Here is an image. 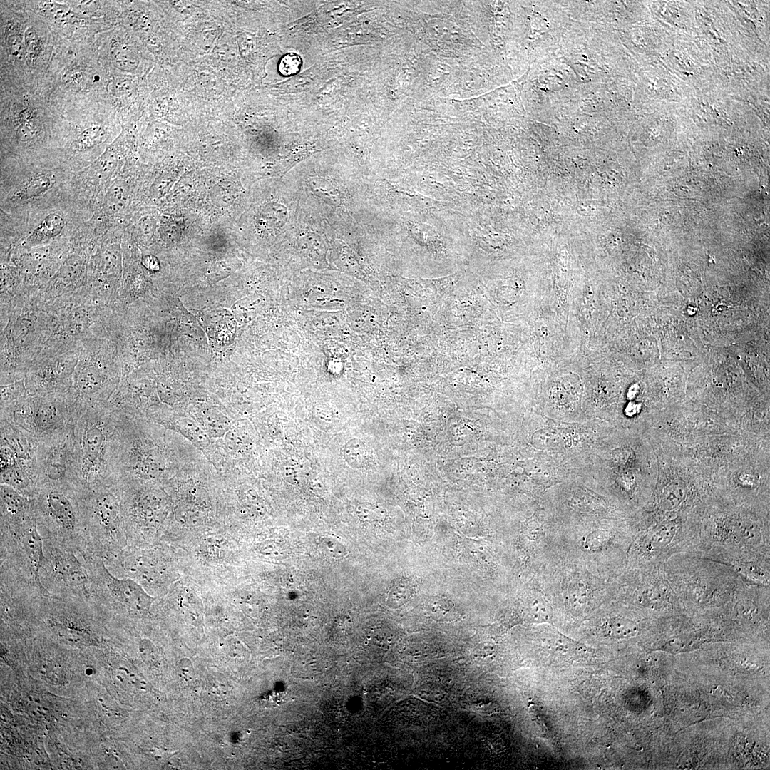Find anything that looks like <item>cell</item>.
<instances>
[{"mask_svg":"<svg viewBox=\"0 0 770 770\" xmlns=\"http://www.w3.org/2000/svg\"><path fill=\"white\" fill-rule=\"evenodd\" d=\"M699 524H685L678 518H667L652 524L636 538L633 551L640 565L656 564L695 549Z\"/></svg>","mask_w":770,"mask_h":770,"instance_id":"10","label":"cell"},{"mask_svg":"<svg viewBox=\"0 0 770 770\" xmlns=\"http://www.w3.org/2000/svg\"><path fill=\"white\" fill-rule=\"evenodd\" d=\"M662 568L680 605H732L749 582L728 565L691 553L672 556Z\"/></svg>","mask_w":770,"mask_h":770,"instance_id":"4","label":"cell"},{"mask_svg":"<svg viewBox=\"0 0 770 770\" xmlns=\"http://www.w3.org/2000/svg\"><path fill=\"white\" fill-rule=\"evenodd\" d=\"M56 46V35L37 14L27 10L24 48L27 78L43 76L50 65Z\"/></svg>","mask_w":770,"mask_h":770,"instance_id":"16","label":"cell"},{"mask_svg":"<svg viewBox=\"0 0 770 770\" xmlns=\"http://www.w3.org/2000/svg\"><path fill=\"white\" fill-rule=\"evenodd\" d=\"M118 122L114 110L106 101L60 113L56 145L69 159L91 160L112 143Z\"/></svg>","mask_w":770,"mask_h":770,"instance_id":"5","label":"cell"},{"mask_svg":"<svg viewBox=\"0 0 770 770\" xmlns=\"http://www.w3.org/2000/svg\"><path fill=\"white\" fill-rule=\"evenodd\" d=\"M128 196V190L123 183H113L108 190L105 197V212L108 215H113L119 211L125 204Z\"/></svg>","mask_w":770,"mask_h":770,"instance_id":"29","label":"cell"},{"mask_svg":"<svg viewBox=\"0 0 770 770\" xmlns=\"http://www.w3.org/2000/svg\"><path fill=\"white\" fill-rule=\"evenodd\" d=\"M53 185L52 179L45 173H39L28 179L21 187L17 195L23 199L39 197Z\"/></svg>","mask_w":770,"mask_h":770,"instance_id":"25","label":"cell"},{"mask_svg":"<svg viewBox=\"0 0 770 770\" xmlns=\"http://www.w3.org/2000/svg\"><path fill=\"white\" fill-rule=\"evenodd\" d=\"M31 499L38 523L66 538H72L80 531L76 493L54 488H39Z\"/></svg>","mask_w":770,"mask_h":770,"instance_id":"14","label":"cell"},{"mask_svg":"<svg viewBox=\"0 0 770 770\" xmlns=\"http://www.w3.org/2000/svg\"><path fill=\"white\" fill-rule=\"evenodd\" d=\"M78 361V349L36 357L24 378L28 393L34 395L68 393Z\"/></svg>","mask_w":770,"mask_h":770,"instance_id":"13","label":"cell"},{"mask_svg":"<svg viewBox=\"0 0 770 770\" xmlns=\"http://www.w3.org/2000/svg\"><path fill=\"white\" fill-rule=\"evenodd\" d=\"M64 225L65 220L61 215L51 212L33 230L28 241L31 244H36L56 237L63 229Z\"/></svg>","mask_w":770,"mask_h":770,"instance_id":"22","label":"cell"},{"mask_svg":"<svg viewBox=\"0 0 770 770\" xmlns=\"http://www.w3.org/2000/svg\"><path fill=\"white\" fill-rule=\"evenodd\" d=\"M46 555L41 572L58 589L83 592L91 585L92 578L72 550L46 543Z\"/></svg>","mask_w":770,"mask_h":770,"instance_id":"17","label":"cell"},{"mask_svg":"<svg viewBox=\"0 0 770 770\" xmlns=\"http://www.w3.org/2000/svg\"><path fill=\"white\" fill-rule=\"evenodd\" d=\"M23 4L26 10L39 16L55 34L71 41H93L97 34L116 26L105 19L81 17L66 0H26Z\"/></svg>","mask_w":770,"mask_h":770,"instance_id":"12","label":"cell"},{"mask_svg":"<svg viewBox=\"0 0 770 770\" xmlns=\"http://www.w3.org/2000/svg\"><path fill=\"white\" fill-rule=\"evenodd\" d=\"M255 299L250 298H245L241 301L237 302L233 307L235 314L240 322H247L250 320V314L255 313V307L257 306Z\"/></svg>","mask_w":770,"mask_h":770,"instance_id":"34","label":"cell"},{"mask_svg":"<svg viewBox=\"0 0 770 770\" xmlns=\"http://www.w3.org/2000/svg\"><path fill=\"white\" fill-rule=\"evenodd\" d=\"M425 607L428 615L438 622H453L458 617L455 604L444 595L431 597L426 602Z\"/></svg>","mask_w":770,"mask_h":770,"instance_id":"23","label":"cell"},{"mask_svg":"<svg viewBox=\"0 0 770 770\" xmlns=\"http://www.w3.org/2000/svg\"><path fill=\"white\" fill-rule=\"evenodd\" d=\"M301 64L300 58L297 55L291 53L285 56L279 63V71L285 76L292 75L297 72Z\"/></svg>","mask_w":770,"mask_h":770,"instance_id":"35","label":"cell"},{"mask_svg":"<svg viewBox=\"0 0 770 770\" xmlns=\"http://www.w3.org/2000/svg\"><path fill=\"white\" fill-rule=\"evenodd\" d=\"M55 35L56 46L46 73L54 107L63 113L105 102L111 76L101 63L93 41Z\"/></svg>","mask_w":770,"mask_h":770,"instance_id":"2","label":"cell"},{"mask_svg":"<svg viewBox=\"0 0 770 770\" xmlns=\"http://www.w3.org/2000/svg\"><path fill=\"white\" fill-rule=\"evenodd\" d=\"M46 315L32 303L14 309L1 330V386L24 379L46 341Z\"/></svg>","mask_w":770,"mask_h":770,"instance_id":"7","label":"cell"},{"mask_svg":"<svg viewBox=\"0 0 770 770\" xmlns=\"http://www.w3.org/2000/svg\"><path fill=\"white\" fill-rule=\"evenodd\" d=\"M739 483L744 487L750 488L755 486L756 481L751 475H741L739 477Z\"/></svg>","mask_w":770,"mask_h":770,"instance_id":"40","label":"cell"},{"mask_svg":"<svg viewBox=\"0 0 770 770\" xmlns=\"http://www.w3.org/2000/svg\"><path fill=\"white\" fill-rule=\"evenodd\" d=\"M412 582L406 579L399 580L391 587L387 597V605L391 608H398L404 605L411 597L414 592Z\"/></svg>","mask_w":770,"mask_h":770,"instance_id":"30","label":"cell"},{"mask_svg":"<svg viewBox=\"0 0 770 770\" xmlns=\"http://www.w3.org/2000/svg\"><path fill=\"white\" fill-rule=\"evenodd\" d=\"M202 421L203 428L210 437H222L231 428L230 421L227 416L215 410L205 414L202 417Z\"/></svg>","mask_w":770,"mask_h":770,"instance_id":"28","label":"cell"},{"mask_svg":"<svg viewBox=\"0 0 770 770\" xmlns=\"http://www.w3.org/2000/svg\"><path fill=\"white\" fill-rule=\"evenodd\" d=\"M37 484L39 488H54L76 493L78 456L70 428L38 440L36 448Z\"/></svg>","mask_w":770,"mask_h":770,"instance_id":"9","label":"cell"},{"mask_svg":"<svg viewBox=\"0 0 770 770\" xmlns=\"http://www.w3.org/2000/svg\"><path fill=\"white\" fill-rule=\"evenodd\" d=\"M36 513L21 523L9 526L20 536L21 548L26 556L32 580L37 589L44 593L46 590L41 581V571L45 561L43 539L38 530Z\"/></svg>","mask_w":770,"mask_h":770,"instance_id":"19","label":"cell"},{"mask_svg":"<svg viewBox=\"0 0 770 770\" xmlns=\"http://www.w3.org/2000/svg\"><path fill=\"white\" fill-rule=\"evenodd\" d=\"M365 453L364 445L359 440L352 438L344 446V458L351 467L359 468L363 465Z\"/></svg>","mask_w":770,"mask_h":770,"instance_id":"31","label":"cell"},{"mask_svg":"<svg viewBox=\"0 0 770 770\" xmlns=\"http://www.w3.org/2000/svg\"><path fill=\"white\" fill-rule=\"evenodd\" d=\"M80 530L97 536L108 558L117 540L120 527V509L116 484L83 491L76 494Z\"/></svg>","mask_w":770,"mask_h":770,"instance_id":"11","label":"cell"},{"mask_svg":"<svg viewBox=\"0 0 770 770\" xmlns=\"http://www.w3.org/2000/svg\"><path fill=\"white\" fill-rule=\"evenodd\" d=\"M589 586L585 581L574 579L569 582L566 598L568 605L573 610L576 612L582 610L589 600Z\"/></svg>","mask_w":770,"mask_h":770,"instance_id":"26","label":"cell"},{"mask_svg":"<svg viewBox=\"0 0 770 770\" xmlns=\"http://www.w3.org/2000/svg\"><path fill=\"white\" fill-rule=\"evenodd\" d=\"M225 442L227 448L230 451H237L244 445L242 433L237 428H231L225 435Z\"/></svg>","mask_w":770,"mask_h":770,"instance_id":"36","label":"cell"},{"mask_svg":"<svg viewBox=\"0 0 770 770\" xmlns=\"http://www.w3.org/2000/svg\"><path fill=\"white\" fill-rule=\"evenodd\" d=\"M96 560L91 563L89 568L91 573L94 574L96 582L99 583L100 589L103 590V594L135 610L148 608L150 597L137 583L129 579L116 578L111 573L101 558Z\"/></svg>","mask_w":770,"mask_h":770,"instance_id":"18","label":"cell"},{"mask_svg":"<svg viewBox=\"0 0 770 770\" xmlns=\"http://www.w3.org/2000/svg\"><path fill=\"white\" fill-rule=\"evenodd\" d=\"M60 113L46 75L21 78L0 74L1 144L4 153L34 155L53 147Z\"/></svg>","mask_w":770,"mask_h":770,"instance_id":"1","label":"cell"},{"mask_svg":"<svg viewBox=\"0 0 770 770\" xmlns=\"http://www.w3.org/2000/svg\"><path fill=\"white\" fill-rule=\"evenodd\" d=\"M178 431L192 443L200 448L210 443V436L205 430L188 418H180L176 421Z\"/></svg>","mask_w":770,"mask_h":770,"instance_id":"27","label":"cell"},{"mask_svg":"<svg viewBox=\"0 0 770 770\" xmlns=\"http://www.w3.org/2000/svg\"><path fill=\"white\" fill-rule=\"evenodd\" d=\"M68 393L77 406L106 404L117 390L120 369L117 345L103 337L85 340Z\"/></svg>","mask_w":770,"mask_h":770,"instance_id":"6","label":"cell"},{"mask_svg":"<svg viewBox=\"0 0 770 770\" xmlns=\"http://www.w3.org/2000/svg\"><path fill=\"white\" fill-rule=\"evenodd\" d=\"M77 406L67 394L34 395L25 393L14 403L1 408V419L38 439L64 431L74 424Z\"/></svg>","mask_w":770,"mask_h":770,"instance_id":"8","label":"cell"},{"mask_svg":"<svg viewBox=\"0 0 770 770\" xmlns=\"http://www.w3.org/2000/svg\"><path fill=\"white\" fill-rule=\"evenodd\" d=\"M637 630L638 626L635 622L620 616L610 617L604 625L605 634L616 639L634 636Z\"/></svg>","mask_w":770,"mask_h":770,"instance_id":"24","label":"cell"},{"mask_svg":"<svg viewBox=\"0 0 770 770\" xmlns=\"http://www.w3.org/2000/svg\"><path fill=\"white\" fill-rule=\"evenodd\" d=\"M614 536L609 531L595 530L583 538L582 546L590 551H597L607 547L612 543Z\"/></svg>","mask_w":770,"mask_h":770,"instance_id":"32","label":"cell"},{"mask_svg":"<svg viewBox=\"0 0 770 770\" xmlns=\"http://www.w3.org/2000/svg\"><path fill=\"white\" fill-rule=\"evenodd\" d=\"M317 545L320 551L330 558H341L346 556L348 553L346 547L334 538L327 536L320 537L318 539Z\"/></svg>","mask_w":770,"mask_h":770,"instance_id":"33","label":"cell"},{"mask_svg":"<svg viewBox=\"0 0 770 770\" xmlns=\"http://www.w3.org/2000/svg\"><path fill=\"white\" fill-rule=\"evenodd\" d=\"M180 231L175 224L164 225L161 230V237L165 242H175L180 236Z\"/></svg>","mask_w":770,"mask_h":770,"instance_id":"37","label":"cell"},{"mask_svg":"<svg viewBox=\"0 0 770 770\" xmlns=\"http://www.w3.org/2000/svg\"><path fill=\"white\" fill-rule=\"evenodd\" d=\"M118 419V411L107 403L78 407L73 424L77 492L117 483L120 465Z\"/></svg>","mask_w":770,"mask_h":770,"instance_id":"3","label":"cell"},{"mask_svg":"<svg viewBox=\"0 0 770 770\" xmlns=\"http://www.w3.org/2000/svg\"><path fill=\"white\" fill-rule=\"evenodd\" d=\"M142 264L148 270L155 272L159 270L158 259L153 255H146L142 259Z\"/></svg>","mask_w":770,"mask_h":770,"instance_id":"39","label":"cell"},{"mask_svg":"<svg viewBox=\"0 0 770 770\" xmlns=\"http://www.w3.org/2000/svg\"><path fill=\"white\" fill-rule=\"evenodd\" d=\"M168 178L164 177L157 179L151 188V194L156 197H160L166 192L168 188Z\"/></svg>","mask_w":770,"mask_h":770,"instance_id":"38","label":"cell"},{"mask_svg":"<svg viewBox=\"0 0 770 770\" xmlns=\"http://www.w3.org/2000/svg\"><path fill=\"white\" fill-rule=\"evenodd\" d=\"M93 45L110 76L131 72L140 64L141 52L121 24L97 34Z\"/></svg>","mask_w":770,"mask_h":770,"instance_id":"15","label":"cell"},{"mask_svg":"<svg viewBox=\"0 0 770 770\" xmlns=\"http://www.w3.org/2000/svg\"><path fill=\"white\" fill-rule=\"evenodd\" d=\"M688 497V489L683 483L673 482L667 485L657 497V508L664 513L677 511L682 507Z\"/></svg>","mask_w":770,"mask_h":770,"instance_id":"21","label":"cell"},{"mask_svg":"<svg viewBox=\"0 0 770 770\" xmlns=\"http://www.w3.org/2000/svg\"><path fill=\"white\" fill-rule=\"evenodd\" d=\"M69 6L81 17L88 19H105L118 25L122 12L121 1L66 0Z\"/></svg>","mask_w":770,"mask_h":770,"instance_id":"20","label":"cell"}]
</instances>
